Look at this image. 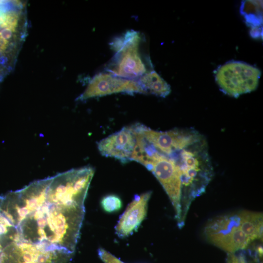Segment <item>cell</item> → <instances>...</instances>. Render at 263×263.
I'll return each mask as SVG.
<instances>
[{
	"mask_svg": "<svg viewBox=\"0 0 263 263\" xmlns=\"http://www.w3.org/2000/svg\"><path fill=\"white\" fill-rule=\"evenodd\" d=\"M261 74L260 70L252 65L230 61L217 68L215 79L224 94L237 98L257 89Z\"/></svg>",
	"mask_w": 263,
	"mask_h": 263,
	"instance_id": "obj_6",
	"label": "cell"
},
{
	"mask_svg": "<svg viewBox=\"0 0 263 263\" xmlns=\"http://www.w3.org/2000/svg\"><path fill=\"white\" fill-rule=\"evenodd\" d=\"M145 167L162 186L173 207L177 225L182 228L186 217L183 210L181 175L179 167L172 158L157 150Z\"/></svg>",
	"mask_w": 263,
	"mask_h": 263,
	"instance_id": "obj_5",
	"label": "cell"
},
{
	"mask_svg": "<svg viewBox=\"0 0 263 263\" xmlns=\"http://www.w3.org/2000/svg\"><path fill=\"white\" fill-rule=\"evenodd\" d=\"M28 27L25 2L0 0V68L6 73L15 64Z\"/></svg>",
	"mask_w": 263,
	"mask_h": 263,
	"instance_id": "obj_3",
	"label": "cell"
},
{
	"mask_svg": "<svg viewBox=\"0 0 263 263\" xmlns=\"http://www.w3.org/2000/svg\"><path fill=\"white\" fill-rule=\"evenodd\" d=\"M136 80L142 94L165 97L171 92L170 85L154 71L147 72Z\"/></svg>",
	"mask_w": 263,
	"mask_h": 263,
	"instance_id": "obj_13",
	"label": "cell"
},
{
	"mask_svg": "<svg viewBox=\"0 0 263 263\" xmlns=\"http://www.w3.org/2000/svg\"><path fill=\"white\" fill-rule=\"evenodd\" d=\"M262 1L246 0L242 2L241 13L246 22L253 28H258L262 23Z\"/></svg>",
	"mask_w": 263,
	"mask_h": 263,
	"instance_id": "obj_14",
	"label": "cell"
},
{
	"mask_svg": "<svg viewBox=\"0 0 263 263\" xmlns=\"http://www.w3.org/2000/svg\"><path fill=\"white\" fill-rule=\"evenodd\" d=\"M236 215L241 229L251 242L262 237V213L242 210Z\"/></svg>",
	"mask_w": 263,
	"mask_h": 263,
	"instance_id": "obj_12",
	"label": "cell"
},
{
	"mask_svg": "<svg viewBox=\"0 0 263 263\" xmlns=\"http://www.w3.org/2000/svg\"><path fill=\"white\" fill-rule=\"evenodd\" d=\"M134 125L148 143L159 152L169 156L204 138L202 134L192 128L161 132L153 130L140 123Z\"/></svg>",
	"mask_w": 263,
	"mask_h": 263,
	"instance_id": "obj_8",
	"label": "cell"
},
{
	"mask_svg": "<svg viewBox=\"0 0 263 263\" xmlns=\"http://www.w3.org/2000/svg\"><path fill=\"white\" fill-rule=\"evenodd\" d=\"M139 33L130 30L115 38L110 46L115 52L106 70L119 77L134 79L147 73V67L139 52Z\"/></svg>",
	"mask_w": 263,
	"mask_h": 263,
	"instance_id": "obj_4",
	"label": "cell"
},
{
	"mask_svg": "<svg viewBox=\"0 0 263 263\" xmlns=\"http://www.w3.org/2000/svg\"><path fill=\"white\" fill-rule=\"evenodd\" d=\"M119 93L132 94L142 93V92L135 79H125L110 73H100L92 78L85 91L76 98V100L84 101L91 98Z\"/></svg>",
	"mask_w": 263,
	"mask_h": 263,
	"instance_id": "obj_9",
	"label": "cell"
},
{
	"mask_svg": "<svg viewBox=\"0 0 263 263\" xmlns=\"http://www.w3.org/2000/svg\"><path fill=\"white\" fill-rule=\"evenodd\" d=\"M181 175L182 205L186 217L192 202L204 193L213 175L206 139L172 154Z\"/></svg>",
	"mask_w": 263,
	"mask_h": 263,
	"instance_id": "obj_2",
	"label": "cell"
},
{
	"mask_svg": "<svg viewBox=\"0 0 263 263\" xmlns=\"http://www.w3.org/2000/svg\"><path fill=\"white\" fill-rule=\"evenodd\" d=\"M87 193L68 171L34 181L0 198V213L19 242L74 253Z\"/></svg>",
	"mask_w": 263,
	"mask_h": 263,
	"instance_id": "obj_1",
	"label": "cell"
},
{
	"mask_svg": "<svg viewBox=\"0 0 263 263\" xmlns=\"http://www.w3.org/2000/svg\"><path fill=\"white\" fill-rule=\"evenodd\" d=\"M98 254L104 263H124L103 248H100L98 250Z\"/></svg>",
	"mask_w": 263,
	"mask_h": 263,
	"instance_id": "obj_16",
	"label": "cell"
},
{
	"mask_svg": "<svg viewBox=\"0 0 263 263\" xmlns=\"http://www.w3.org/2000/svg\"><path fill=\"white\" fill-rule=\"evenodd\" d=\"M100 205L104 211L113 213L121 208L122 202L117 195L111 194L104 196L101 200Z\"/></svg>",
	"mask_w": 263,
	"mask_h": 263,
	"instance_id": "obj_15",
	"label": "cell"
},
{
	"mask_svg": "<svg viewBox=\"0 0 263 263\" xmlns=\"http://www.w3.org/2000/svg\"><path fill=\"white\" fill-rule=\"evenodd\" d=\"M226 263H248V262L244 253L236 252L227 254Z\"/></svg>",
	"mask_w": 263,
	"mask_h": 263,
	"instance_id": "obj_17",
	"label": "cell"
},
{
	"mask_svg": "<svg viewBox=\"0 0 263 263\" xmlns=\"http://www.w3.org/2000/svg\"><path fill=\"white\" fill-rule=\"evenodd\" d=\"M204 234L207 241L227 253L245 249L251 242L241 229L236 214L211 219L207 224Z\"/></svg>",
	"mask_w": 263,
	"mask_h": 263,
	"instance_id": "obj_7",
	"label": "cell"
},
{
	"mask_svg": "<svg viewBox=\"0 0 263 263\" xmlns=\"http://www.w3.org/2000/svg\"><path fill=\"white\" fill-rule=\"evenodd\" d=\"M135 144V135L130 126L100 140L97 148L101 155L126 163L131 161Z\"/></svg>",
	"mask_w": 263,
	"mask_h": 263,
	"instance_id": "obj_10",
	"label": "cell"
},
{
	"mask_svg": "<svg viewBox=\"0 0 263 263\" xmlns=\"http://www.w3.org/2000/svg\"><path fill=\"white\" fill-rule=\"evenodd\" d=\"M150 191L135 195L115 227V234L120 238L132 235L140 225L147 216Z\"/></svg>",
	"mask_w": 263,
	"mask_h": 263,
	"instance_id": "obj_11",
	"label": "cell"
},
{
	"mask_svg": "<svg viewBox=\"0 0 263 263\" xmlns=\"http://www.w3.org/2000/svg\"><path fill=\"white\" fill-rule=\"evenodd\" d=\"M5 73L4 72L3 70H2L0 68V80H1L2 78L4 77V76L5 75Z\"/></svg>",
	"mask_w": 263,
	"mask_h": 263,
	"instance_id": "obj_18",
	"label": "cell"
}]
</instances>
